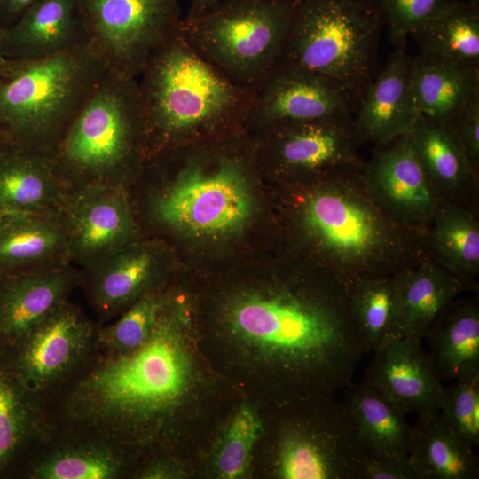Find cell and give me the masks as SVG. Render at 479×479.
<instances>
[{
	"label": "cell",
	"mask_w": 479,
	"mask_h": 479,
	"mask_svg": "<svg viewBox=\"0 0 479 479\" xmlns=\"http://www.w3.org/2000/svg\"><path fill=\"white\" fill-rule=\"evenodd\" d=\"M362 169L310 182L294 199L302 242L317 264L349 283L394 275L429 256L425 232L384 213L368 192Z\"/></svg>",
	"instance_id": "3957f363"
},
{
	"label": "cell",
	"mask_w": 479,
	"mask_h": 479,
	"mask_svg": "<svg viewBox=\"0 0 479 479\" xmlns=\"http://www.w3.org/2000/svg\"><path fill=\"white\" fill-rule=\"evenodd\" d=\"M35 0H0V25L10 27Z\"/></svg>",
	"instance_id": "b9f144b4"
},
{
	"label": "cell",
	"mask_w": 479,
	"mask_h": 479,
	"mask_svg": "<svg viewBox=\"0 0 479 479\" xmlns=\"http://www.w3.org/2000/svg\"><path fill=\"white\" fill-rule=\"evenodd\" d=\"M51 155L71 192L127 189L146 161L137 78L106 71Z\"/></svg>",
	"instance_id": "8992f818"
},
{
	"label": "cell",
	"mask_w": 479,
	"mask_h": 479,
	"mask_svg": "<svg viewBox=\"0 0 479 479\" xmlns=\"http://www.w3.org/2000/svg\"><path fill=\"white\" fill-rule=\"evenodd\" d=\"M224 0H191L186 18L196 17Z\"/></svg>",
	"instance_id": "7bdbcfd3"
},
{
	"label": "cell",
	"mask_w": 479,
	"mask_h": 479,
	"mask_svg": "<svg viewBox=\"0 0 479 479\" xmlns=\"http://www.w3.org/2000/svg\"><path fill=\"white\" fill-rule=\"evenodd\" d=\"M402 336L423 339L440 315L474 283L441 266L430 256L400 273Z\"/></svg>",
	"instance_id": "f546056e"
},
{
	"label": "cell",
	"mask_w": 479,
	"mask_h": 479,
	"mask_svg": "<svg viewBox=\"0 0 479 479\" xmlns=\"http://www.w3.org/2000/svg\"><path fill=\"white\" fill-rule=\"evenodd\" d=\"M42 398L53 430L104 438L127 452L137 470L154 458L177 459L196 478L243 400L201 350L190 298L169 287L144 344L121 353L96 349Z\"/></svg>",
	"instance_id": "6da1fadb"
},
{
	"label": "cell",
	"mask_w": 479,
	"mask_h": 479,
	"mask_svg": "<svg viewBox=\"0 0 479 479\" xmlns=\"http://www.w3.org/2000/svg\"><path fill=\"white\" fill-rule=\"evenodd\" d=\"M153 246L133 242L87 268L81 283L97 322L105 325L123 313L145 293L164 285L159 255Z\"/></svg>",
	"instance_id": "ffe728a7"
},
{
	"label": "cell",
	"mask_w": 479,
	"mask_h": 479,
	"mask_svg": "<svg viewBox=\"0 0 479 479\" xmlns=\"http://www.w3.org/2000/svg\"><path fill=\"white\" fill-rule=\"evenodd\" d=\"M411 80L418 113L449 127L479 90V67L419 53L411 59Z\"/></svg>",
	"instance_id": "4316f807"
},
{
	"label": "cell",
	"mask_w": 479,
	"mask_h": 479,
	"mask_svg": "<svg viewBox=\"0 0 479 479\" xmlns=\"http://www.w3.org/2000/svg\"><path fill=\"white\" fill-rule=\"evenodd\" d=\"M299 0H224L192 18L182 34L231 82L255 92L278 63Z\"/></svg>",
	"instance_id": "9c48e42d"
},
{
	"label": "cell",
	"mask_w": 479,
	"mask_h": 479,
	"mask_svg": "<svg viewBox=\"0 0 479 479\" xmlns=\"http://www.w3.org/2000/svg\"><path fill=\"white\" fill-rule=\"evenodd\" d=\"M138 77L146 160L188 141L245 130L255 93L198 55L181 25L154 50Z\"/></svg>",
	"instance_id": "277c9868"
},
{
	"label": "cell",
	"mask_w": 479,
	"mask_h": 479,
	"mask_svg": "<svg viewBox=\"0 0 479 479\" xmlns=\"http://www.w3.org/2000/svg\"><path fill=\"white\" fill-rule=\"evenodd\" d=\"M9 214H6V213H4V212H1L0 211V224L3 223V221L6 218V216H8Z\"/></svg>",
	"instance_id": "bcb514c9"
},
{
	"label": "cell",
	"mask_w": 479,
	"mask_h": 479,
	"mask_svg": "<svg viewBox=\"0 0 479 479\" xmlns=\"http://www.w3.org/2000/svg\"><path fill=\"white\" fill-rule=\"evenodd\" d=\"M363 479H416L408 458L371 453Z\"/></svg>",
	"instance_id": "ab89813d"
},
{
	"label": "cell",
	"mask_w": 479,
	"mask_h": 479,
	"mask_svg": "<svg viewBox=\"0 0 479 479\" xmlns=\"http://www.w3.org/2000/svg\"><path fill=\"white\" fill-rule=\"evenodd\" d=\"M88 43L77 0H35L4 35L6 59L39 60Z\"/></svg>",
	"instance_id": "7402d4cb"
},
{
	"label": "cell",
	"mask_w": 479,
	"mask_h": 479,
	"mask_svg": "<svg viewBox=\"0 0 479 479\" xmlns=\"http://www.w3.org/2000/svg\"><path fill=\"white\" fill-rule=\"evenodd\" d=\"M137 464L122 448L99 436L52 430L17 477L24 479H133Z\"/></svg>",
	"instance_id": "ac0fdd59"
},
{
	"label": "cell",
	"mask_w": 479,
	"mask_h": 479,
	"mask_svg": "<svg viewBox=\"0 0 479 479\" xmlns=\"http://www.w3.org/2000/svg\"><path fill=\"white\" fill-rule=\"evenodd\" d=\"M263 427L258 406L242 400L218 433L200 471L206 479H250Z\"/></svg>",
	"instance_id": "e575fe53"
},
{
	"label": "cell",
	"mask_w": 479,
	"mask_h": 479,
	"mask_svg": "<svg viewBox=\"0 0 479 479\" xmlns=\"http://www.w3.org/2000/svg\"><path fill=\"white\" fill-rule=\"evenodd\" d=\"M420 53L479 67V9L455 1L415 30Z\"/></svg>",
	"instance_id": "836d02e7"
},
{
	"label": "cell",
	"mask_w": 479,
	"mask_h": 479,
	"mask_svg": "<svg viewBox=\"0 0 479 479\" xmlns=\"http://www.w3.org/2000/svg\"><path fill=\"white\" fill-rule=\"evenodd\" d=\"M81 283L74 264L32 273L0 276V359H6Z\"/></svg>",
	"instance_id": "e0dca14e"
},
{
	"label": "cell",
	"mask_w": 479,
	"mask_h": 479,
	"mask_svg": "<svg viewBox=\"0 0 479 479\" xmlns=\"http://www.w3.org/2000/svg\"><path fill=\"white\" fill-rule=\"evenodd\" d=\"M4 28L0 25V72L5 61V57L4 53Z\"/></svg>",
	"instance_id": "ee69618b"
},
{
	"label": "cell",
	"mask_w": 479,
	"mask_h": 479,
	"mask_svg": "<svg viewBox=\"0 0 479 479\" xmlns=\"http://www.w3.org/2000/svg\"><path fill=\"white\" fill-rule=\"evenodd\" d=\"M72 264L61 214H9L0 224V276Z\"/></svg>",
	"instance_id": "cb8c5ba5"
},
{
	"label": "cell",
	"mask_w": 479,
	"mask_h": 479,
	"mask_svg": "<svg viewBox=\"0 0 479 479\" xmlns=\"http://www.w3.org/2000/svg\"><path fill=\"white\" fill-rule=\"evenodd\" d=\"M383 27L373 0H299L278 62L330 76L360 101L381 68Z\"/></svg>",
	"instance_id": "ba28073f"
},
{
	"label": "cell",
	"mask_w": 479,
	"mask_h": 479,
	"mask_svg": "<svg viewBox=\"0 0 479 479\" xmlns=\"http://www.w3.org/2000/svg\"><path fill=\"white\" fill-rule=\"evenodd\" d=\"M378 8L390 42L406 46L415 30L457 0H373Z\"/></svg>",
	"instance_id": "74e56055"
},
{
	"label": "cell",
	"mask_w": 479,
	"mask_h": 479,
	"mask_svg": "<svg viewBox=\"0 0 479 479\" xmlns=\"http://www.w3.org/2000/svg\"><path fill=\"white\" fill-rule=\"evenodd\" d=\"M365 187L392 220L425 232L440 205L408 134L377 146L362 169Z\"/></svg>",
	"instance_id": "9a60e30c"
},
{
	"label": "cell",
	"mask_w": 479,
	"mask_h": 479,
	"mask_svg": "<svg viewBox=\"0 0 479 479\" xmlns=\"http://www.w3.org/2000/svg\"><path fill=\"white\" fill-rule=\"evenodd\" d=\"M260 410L250 479H363L371 452L342 402L320 397Z\"/></svg>",
	"instance_id": "5b68a950"
},
{
	"label": "cell",
	"mask_w": 479,
	"mask_h": 479,
	"mask_svg": "<svg viewBox=\"0 0 479 479\" xmlns=\"http://www.w3.org/2000/svg\"><path fill=\"white\" fill-rule=\"evenodd\" d=\"M438 411L462 441L471 447L479 445V378L444 387Z\"/></svg>",
	"instance_id": "8d00e7d4"
},
{
	"label": "cell",
	"mask_w": 479,
	"mask_h": 479,
	"mask_svg": "<svg viewBox=\"0 0 479 479\" xmlns=\"http://www.w3.org/2000/svg\"><path fill=\"white\" fill-rule=\"evenodd\" d=\"M71 191L50 153L10 144L0 154V211L60 214Z\"/></svg>",
	"instance_id": "603a6c76"
},
{
	"label": "cell",
	"mask_w": 479,
	"mask_h": 479,
	"mask_svg": "<svg viewBox=\"0 0 479 479\" xmlns=\"http://www.w3.org/2000/svg\"><path fill=\"white\" fill-rule=\"evenodd\" d=\"M425 338L441 381L479 378V304L456 299L436 319Z\"/></svg>",
	"instance_id": "83f0119b"
},
{
	"label": "cell",
	"mask_w": 479,
	"mask_h": 479,
	"mask_svg": "<svg viewBox=\"0 0 479 479\" xmlns=\"http://www.w3.org/2000/svg\"><path fill=\"white\" fill-rule=\"evenodd\" d=\"M165 285L153 289L133 302L111 325H100L96 349L106 353L134 350L149 338L166 301Z\"/></svg>",
	"instance_id": "d590c367"
},
{
	"label": "cell",
	"mask_w": 479,
	"mask_h": 479,
	"mask_svg": "<svg viewBox=\"0 0 479 479\" xmlns=\"http://www.w3.org/2000/svg\"><path fill=\"white\" fill-rule=\"evenodd\" d=\"M408 459L416 479H477L479 459L473 447L450 428L439 411L418 415Z\"/></svg>",
	"instance_id": "f1b7e54d"
},
{
	"label": "cell",
	"mask_w": 479,
	"mask_h": 479,
	"mask_svg": "<svg viewBox=\"0 0 479 479\" xmlns=\"http://www.w3.org/2000/svg\"><path fill=\"white\" fill-rule=\"evenodd\" d=\"M408 136L440 200L475 209L479 169L452 130L418 114Z\"/></svg>",
	"instance_id": "484cf974"
},
{
	"label": "cell",
	"mask_w": 479,
	"mask_h": 479,
	"mask_svg": "<svg viewBox=\"0 0 479 479\" xmlns=\"http://www.w3.org/2000/svg\"><path fill=\"white\" fill-rule=\"evenodd\" d=\"M469 3H472L474 4L478 5L479 4V0H469Z\"/></svg>",
	"instance_id": "7dc6e473"
},
{
	"label": "cell",
	"mask_w": 479,
	"mask_h": 479,
	"mask_svg": "<svg viewBox=\"0 0 479 479\" xmlns=\"http://www.w3.org/2000/svg\"><path fill=\"white\" fill-rule=\"evenodd\" d=\"M260 134L274 169L288 177L314 182L365 165L353 117L286 124Z\"/></svg>",
	"instance_id": "5bb4252c"
},
{
	"label": "cell",
	"mask_w": 479,
	"mask_h": 479,
	"mask_svg": "<svg viewBox=\"0 0 479 479\" xmlns=\"http://www.w3.org/2000/svg\"><path fill=\"white\" fill-rule=\"evenodd\" d=\"M406 46L397 47L364 92L353 122L363 144L376 146L406 135L418 115Z\"/></svg>",
	"instance_id": "44dd1931"
},
{
	"label": "cell",
	"mask_w": 479,
	"mask_h": 479,
	"mask_svg": "<svg viewBox=\"0 0 479 479\" xmlns=\"http://www.w3.org/2000/svg\"><path fill=\"white\" fill-rule=\"evenodd\" d=\"M342 390V403L370 452L408 458L412 426L406 413L365 380L350 382Z\"/></svg>",
	"instance_id": "4dcf8cb0"
},
{
	"label": "cell",
	"mask_w": 479,
	"mask_h": 479,
	"mask_svg": "<svg viewBox=\"0 0 479 479\" xmlns=\"http://www.w3.org/2000/svg\"><path fill=\"white\" fill-rule=\"evenodd\" d=\"M245 130L353 117L359 100L337 80L296 65L278 62L254 92Z\"/></svg>",
	"instance_id": "7c38bea8"
},
{
	"label": "cell",
	"mask_w": 479,
	"mask_h": 479,
	"mask_svg": "<svg viewBox=\"0 0 479 479\" xmlns=\"http://www.w3.org/2000/svg\"><path fill=\"white\" fill-rule=\"evenodd\" d=\"M107 69L89 43L39 60L6 59L0 72V132L51 154Z\"/></svg>",
	"instance_id": "52a82bcc"
},
{
	"label": "cell",
	"mask_w": 479,
	"mask_h": 479,
	"mask_svg": "<svg viewBox=\"0 0 479 479\" xmlns=\"http://www.w3.org/2000/svg\"><path fill=\"white\" fill-rule=\"evenodd\" d=\"M72 264L90 268L137 241L128 190L93 186L73 191L61 211Z\"/></svg>",
	"instance_id": "2e32d148"
},
{
	"label": "cell",
	"mask_w": 479,
	"mask_h": 479,
	"mask_svg": "<svg viewBox=\"0 0 479 479\" xmlns=\"http://www.w3.org/2000/svg\"><path fill=\"white\" fill-rule=\"evenodd\" d=\"M475 209L440 202L426 231L429 256L454 275L474 283L479 273V221Z\"/></svg>",
	"instance_id": "1f68e13d"
},
{
	"label": "cell",
	"mask_w": 479,
	"mask_h": 479,
	"mask_svg": "<svg viewBox=\"0 0 479 479\" xmlns=\"http://www.w3.org/2000/svg\"><path fill=\"white\" fill-rule=\"evenodd\" d=\"M227 150L186 154L172 179L151 201L160 225L196 236L239 230L251 214L247 163Z\"/></svg>",
	"instance_id": "30bf717a"
},
{
	"label": "cell",
	"mask_w": 479,
	"mask_h": 479,
	"mask_svg": "<svg viewBox=\"0 0 479 479\" xmlns=\"http://www.w3.org/2000/svg\"><path fill=\"white\" fill-rule=\"evenodd\" d=\"M401 272L350 283L351 313L365 353L402 336Z\"/></svg>",
	"instance_id": "d6a6232c"
},
{
	"label": "cell",
	"mask_w": 479,
	"mask_h": 479,
	"mask_svg": "<svg viewBox=\"0 0 479 479\" xmlns=\"http://www.w3.org/2000/svg\"><path fill=\"white\" fill-rule=\"evenodd\" d=\"M88 43L108 72L137 78L181 25L179 0H77Z\"/></svg>",
	"instance_id": "8fae6325"
},
{
	"label": "cell",
	"mask_w": 479,
	"mask_h": 479,
	"mask_svg": "<svg viewBox=\"0 0 479 479\" xmlns=\"http://www.w3.org/2000/svg\"><path fill=\"white\" fill-rule=\"evenodd\" d=\"M195 323L215 371L260 409L334 397L365 354L350 283L320 265L230 292L208 322Z\"/></svg>",
	"instance_id": "7a4b0ae2"
},
{
	"label": "cell",
	"mask_w": 479,
	"mask_h": 479,
	"mask_svg": "<svg viewBox=\"0 0 479 479\" xmlns=\"http://www.w3.org/2000/svg\"><path fill=\"white\" fill-rule=\"evenodd\" d=\"M469 161L479 169V90L474 93L449 126Z\"/></svg>",
	"instance_id": "f35d334b"
},
{
	"label": "cell",
	"mask_w": 479,
	"mask_h": 479,
	"mask_svg": "<svg viewBox=\"0 0 479 479\" xmlns=\"http://www.w3.org/2000/svg\"><path fill=\"white\" fill-rule=\"evenodd\" d=\"M99 326V323L68 300L2 361L26 387L43 397L68 378L96 350Z\"/></svg>",
	"instance_id": "4fadbf2b"
},
{
	"label": "cell",
	"mask_w": 479,
	"mask_h": 479,
	"mask_svg": "<svg viewBox=\"0 0 479 479\" xmlns=\"http://www.w3.org/2000/svg\"><path fill=\"white\" fill-rule=\"evenodd\" d=\"M364 380L406 414L439 410L444 386L421 339L401 336L374 350Z\"/></svg>",
	"instance_id": "d6986e66"
},
{
	"label": "cell",
	"mask_w": 479,
	"mask_h": 479,
	"mask_svg": "<svg viewBox=\"0 0 479 479\" xmlns=\"http://www.w3.org/2000/svg\"><path fill=\"white\" fill-rule=\"evenodd\" d=\"M51 433L42 397L0 360V477H17Z\"/></svg>",
	"instance_id": "d4e9b609"
},
{
	"label": "cell",
	"mask_w": 479,
	"mask_h": 479,
	"mask_svg": "<svg viewBox=\"0 0 479 479\" xmlns=\"http://www.w3.org/2000/svg\"><path fill=\"white\" fill-rule=\"evenodd\" d=\"M194 469L187 463L170 457H158L142 464L134 479H192Z\"/></svg>",
	"instance_id": "60d3db41"
},
{
	"label": "cell",
	"mask_w": 479,
	"mask_h": 479,
	"mask_svg": "<svg viewBox=\"0 0 479 479\" xmlns=\"http://www.w3.org/2000/svg\"><path fill=\"white\" fill-rule=\"evenodd\" d=\"M9 139L0 132V154L4 151V149L10 145Z\"/></svg>",
	"instance_id": "f6af8a7d"
}]
</instances>
